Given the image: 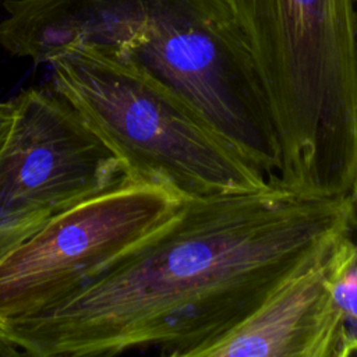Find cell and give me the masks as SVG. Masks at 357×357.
I'll use <instances>...</instances> for the list:
<instances>
[{
    "mask_svg": "<svg viewBox=\"0 0 357 357\" xmlns=\"http://www.w3.org/2000/svg\"><path fill=\"white\" fill-rule=\"evenodd\" d=\"M354 229L350 194L310 197L271 183L187 198L75 294L0 328L36 357L145 349L199 357L287 276Z\"/></svg>",
    "mask_w": 357,
    "mask_h": 357,
    "instance_id": "1",
    "label": "cell"
},
{
    "mask_svg": "<svg viewBox=\"0 0 357 357\" xmlns=\"http://www.w3.org/2000/svg\"><path fill=\"white\" fill-rule=\"evenodd\" d=\"M0 45L52 63L77 46L130 59L190 103L269 181L275 128L227 0H7Z\"/></svg>",
    "mask_w": 357,
    "mask_h": 357,
    "instance_id": "2",
    "label": "cell"
},
{
    "mask_svg": "<svg viewBox=\"0 0 357 357\" xmlns=\"http://www.w3.org/2000/svg\"><path fill=\"white\" fill-rule=\"evenodd\" d=\"M227 3L275 128V183L310 197L350 194L357 169L354 1Z\"/></svg>",
    "mask_w": 357,
    "mask_h": 357,
    "instance_id": "3",
    "label": "cell"
},
{
    "mask_svg": "<svg viewBox=\"0 0 357 357\" xmlns=\"http://www.w3.org/2000/svg\"><path fill=\"white\" fill-rule=\"evenodd\" d=\"M49 64L52 88L116 155L126 176L167 185L185 199L257 191L272 183L135 61L77 46Z\"/></svg>",
    "mask_w": 357,
    "mask_h": 357,
    "instance_id": "4",
    "label": "cell"
},
{
    "mask_svg": "<svg viewBox=\"0 0 357 357\" xmlns=\"http://www.w3.org/2000/svg\"><path fill=\"white\" fill-rule=\"evenodd\" d=\"M167 185L123 176L49 216L0 257V326L63 303L184 202Z\"/></svg>",
    "mask_w": 357,
    "mask_h": 357,
    "instance_id": "5",
    "label": "cell"
},
{
    "mask_svg": "<svg viewBox=\"0 0 357 357\" xmlns=\"http://www.w3.org/2000/svg\"><path fill=\"white\" fill-rule=\"evenodd\" d=\"M123 176L116 155L53 88L13 99L0 144V225L49 218Z\"/></svg>",
    "mask_w": 357,
    "mask_h": 357,
    "instance_id": "6",
    "label": "cell"
},
{
    "mask_svg": "<svg viewBox=\"0 0 357 357\" xmlns=\"http://www.w3.org/2000/svg\"><path fill=\"white\" fill-rule=\"evenodd\" d=\"M335 243L287 276L199 357H336L339 329L329 291Z\"/></svg>",
    "mask_w": 357,
    "mask_h": 357,
    "instance_id": "7",
    "label": "cell"
},
{
    "mask_svg": "<svg viewBox=\"0 0 357 357\" xmlns=\"http://www.w3.org/2000/svg\"><path fill=\"white\" fill-rule=\"evenodd\" d=\"M329 291L339 329L336 357L357 356V229L332 248Z\"/></svg>",
    "mask_w": 357,
    "mask_h": 357,
    "instance_id": "8",
    "label": "cell"
},
{
    "mask_svg": "<svg viewBox=\"0 0 357 357\" xmlns=\"http://www.w3.org/2000/svg\"><path fill=\"white\" fill-rule=\"evenodd\" d=\"M47 218H31L14 223L0 225V257L33 233Z\"/></svg>",
    "mask_w": 357,
    "mask_h": 357,
    "instance_id": "9",
    "label": "cell"
},
{
    "mask_svg": "<svg viewBox=\"0 0 357 357\" xmlns=\"http://www.w3.org/2000/svg\"><path fill=\"white\" fill-rule=\"evenodd\" d=\"M25 354L22 349L6 333L4 329L0 328V357H13Z\"/></svg>",
    "mask_w": 357,
    "mask_h": 357,
    "instance_id": "10",
    "label": "cell"
},
{
    "mask_svg": "<svg viewBox=\"0 0 357 357\" xmlns=\"http://www.w3.org/2000/svg\"><path fill=\"white\" fill-rule=\"evenodd\" d=\"M11 112H13V100H4V102L0 100V144L10 124Z\"/></svg>",
    "mask_w": 357,
    "mask_h": 357,
    "instance_id": "11",
    "label": "cell"
},
{
    "mask_svg": "<svg viewBox=\"0 0 357 357\" xmlns=\"http://www.w3.org/2000/svg\"><path fill=\"white\" fill-rule=\"evenodd\" d=\"M350 195H351L353 202H354L356 209H357V169H356L354 178H353V184H351V188H350Z\"/></svg>",
    "mask_w": 357,
    "mask_h": 357,
    "instance_id": "12",
    "label": "cell"
},
{
    "mask_svg": "<svg viewBox=\"0 0 357 357\" xmlns=\"http://www.w3.org/2000/svg\"><path fill=\"white\" fill-rule=\"evenodd\" d=\"M354 1V25H356V46H357V0Z\"/></svg>",
    "mask_w": 357,
    "mask_h": 357,
    "instance_id": "13",
    "label": "cell"
}]
</instances>
